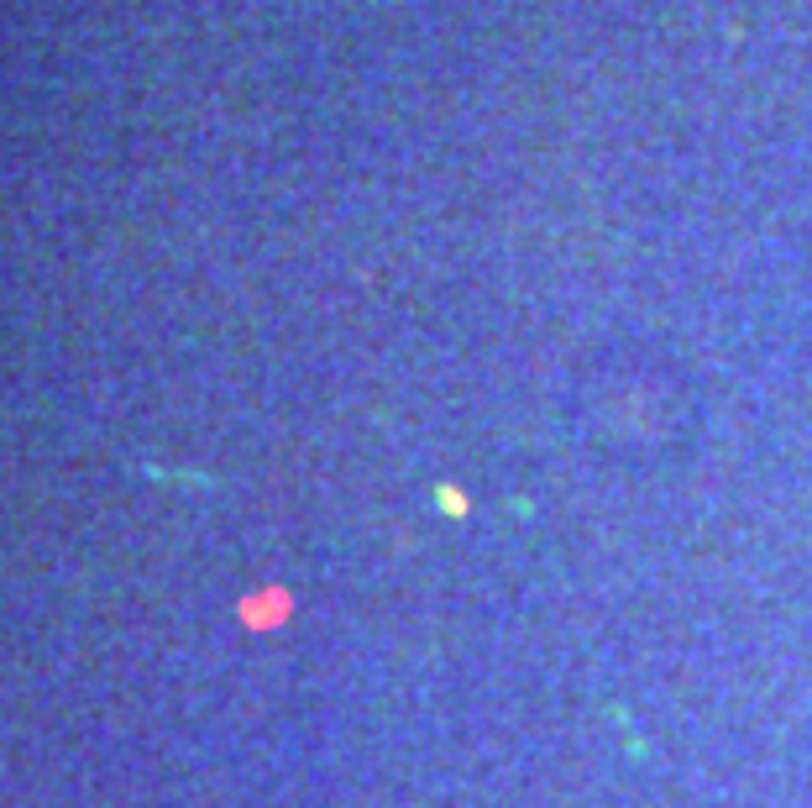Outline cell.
<instances>
[{"label":"cell","mask_w":812,"mask_h":808,"mask_svg":"<svg viewBox=\"0 0 812 808\" xmlns=\"http://www.w3.org/2000/svg\"><path fill=\"white\" fill-rule=\"evenodd\" d=\"M440 505L451 509V515H461V509H467V505H461V494H456V488H440Z\"/></svg>","instance_id":"1"}]
</instances>
